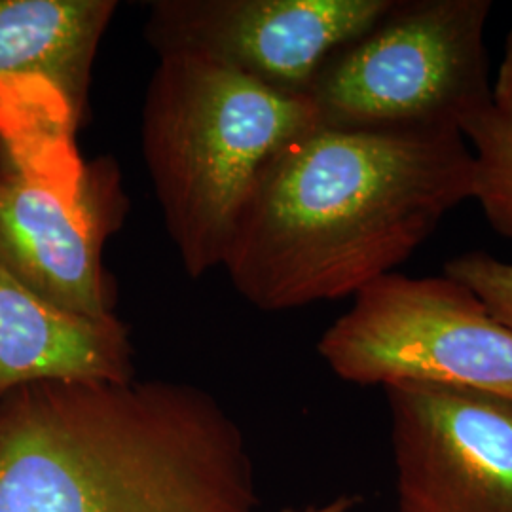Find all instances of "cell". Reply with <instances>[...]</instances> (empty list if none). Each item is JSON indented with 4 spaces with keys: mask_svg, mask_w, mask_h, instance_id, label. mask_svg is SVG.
I'll return each instance as SVG.
<instances>
[{
    "mask_svg": "<svg viewBox=\"0 0 512 512\" xmlns=\"http://www.w3.org/2000/svg\"><path fill=\"white\" fill-rule=\"evenodd\" d=\"M357 505L355 497L349 495H340L336 499H332L325 505H317V507H308V509H285L281 512H353V507Z\"/></svg>",
    "mask_w": 512,
    "mask_h": 512,
    "instance_id": "cell-13",
    "label": "cell"
},
{
    "mask_svg": "<svg viewBox=\"0 0 512 512\" xmlns=\"http://www.w3.org/2000/svg\"><path fill=\"white\" fill-rule=\"evenodd\" d=\"M490 0H395L311 86L319 126L458 129L492 99Z\"/></svg>",
    "mask_w": 512,
    "mask_h": 512,
    "instance_id": "cell-5",
    "label": "cell"
},
{
    "mask_svg": "<svg viewBox=\"0 0 512 512\" xmlns=\"http://www.w3.org/2000/svg\"><path fill=\"white\" fill-rule=\"evenodd\" d=\"M395 0H156L145 38L160 55L219 63L277 92L308 95L330 57Z\"/></svg>",
    "mask_w": 512,
    "mask_h": 512,
    "instance_id": "cell-7",
    "label": "cell"
},
{
    "mask_svg": "<svg viewBox=\"0 0 512 512\" xmlns=\"http://www.w3.org/2000/svg\"><path fill=\"white\" fill-rule=\"evenodd\" d=\"M399 512H512V401L440 385L385 389Z\"/></svg>",
    "mask_w": 512,
    "mask_h": 512,
    "instance_id": "cell-8",
    "label": "cell"
},
{
    "mask_svg": "<svg viewBox=\"0 0 512 512\" xmlns=\"http://www.w3.org/2000/svg\"><path fill=\"white\" fill-rule=\"evenodd\" d=\"M467 200L473 154L458 129L317 126L262 169L222 268L270 313L355 296Z\"/></svg>",
    "mask_w": 512,
    "mask_h": 512,
    "instance_id": "cell-1",
    "label": "cell"
},
{
    "mask_svg": "<svg viewBox=\"0 0 512 512\" xmlns=\"http://www.w3.org/2000/svg\"><path fill=\"white\" fill-rule=\"evenodd\" d=\"M236 420L202 387L48 380L0 395V512H256Z\"/></svg>",
    "mask_w": 512,
    "mask_h": 512,
    "instance_id": "cell-2",
    "label": "cell"
},
{
    "mask_svg": "<svg viewBox=\"0 0 512 512\" xmlns=\"http://www.w3.org/2000/svg\"><path fill=\"white\" fill-rule=\"evenodd\" d=\"M116 0H0V86L38 84L73 131L86 120L95 59Z\"/></svg>",
    "mask_w": 512,
    "mask_h": 512,
    "instance_id": "cell-10",
    "label": "cell"
},
{
    "mask_svg": "<svg viewBox=\"0 0 512 512\" xmlns=\"http://www.w3.org/2000/svg\"><path fill=\"white\" fill-rule=\"evenodd\" d=\"M444 275L469 287L512 330V262L484 251H469L448 260Z\"/></svg>",
    "mask_w": 512,
    "mask_h": 512,
    "instance_id": "cell-12",
    "label": "cell"
},
{
    "mask_svg": "<svg viewBox=\"0 0 512 512\" xmlns=\"http://www.w3.org/2000/svg\"><path fill=\"white\" fill-rule=\"evenodd\" d=\"M317 349L349 384L461 387L512 401V330L446 275L372 281Z\"/></svg>",
    "mask_w": 512,
    "mask_h": 512,
    "instance_id": "cell-6",
    "label": "cell"
},
{
    "mask_svg": "<svg viewBox=\"0 0 512 512\" xmlns=\"http://www.w3.org/2000/svg\"><path fill=\"white\" fill-rule=\"evenodd\" d=\"M461 135L473 154V200L495 232L512 243V29L492 99Z\"/></svg>",
    "mask_w": 512,
    "mask_h": 512,
    "instance_id": "cell-11",
    "label": "cell"
},
{
    "mask_svg": "<svg viewBox=\"0 0 512 512\" xmlns=\"http://www.w3.org/2000/svg\"><path fill=\"white\" fill-rule=\"evenodd\" d=\"M71 137L57 110L0 103V260L61 310L114 315L103 255L129 200L118 164L74 156Z\"/></svg>",
    "mask_w": 512,
    "mask_h": 512,
    "instance_id": "cell-4",
    "label": "cell"
},
{
    "mask_svg": "<svg viewBox=\"0 0 512 512\" xmlns=\"http://www.w3.org/2000/svg\"><path fill=\"white\" fill-rule=\"evenodd\" d=\"M317 126L310 95L277 92L198 55L158 57L141 150L186 274L200 279L222 268L262 169Z\"/></svg>",
    "mask_w": 512,
    "mask_h": 512,
    "instance_id": "cell-3",
    "label": "cell"
},
{
    "mask_svg": "<svg viewBox=\"0 0 512 512\" xmlns=\"http://www.w3.org/2000/svg\"><path fill=\"white\" fill-rule=\"evenodd\" d=\"M133 378L131 330L116 313L92 317L61 310L0 260V395L48 380Z\"/></svg>",
    "mask_w": 512,
    "mask_h": 512,
    "instance_id": "cell-9",
    "label": "cell"
}]
</instances>
